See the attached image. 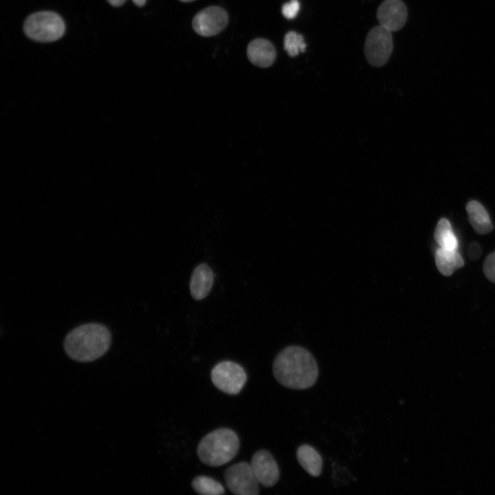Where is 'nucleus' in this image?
Here are the masks:
<instances>
[{
	"mask_svg": "<svg viewBox=\"0 0 495 495\" xmlns=\"http://www.w3.org/2000/svg\"><path fill=\"white\" fill-rule=\"evenodd\" d=\"M126 0H108V1L113 6H122Z\"/></svg>",
	"mask_w": 495,
	"mask_h": 495,
	"instance_id": "22",
	"label": "nucleus"
},
{
	"mask_svg": "<svg viewBox=\"0 0 495 495\" xmlns=\"http://www.w3.org/2000/svg\"><path fill=\"white\" fill-rule=\"evenodd\" d=\"M468 217L474 230L478 234H487L494 228L486 209L476 200L468 202L465 206Z\"/></svg>",
	"mask_w": 495,
	"mask_h": 495,
	"instance_id": "13",
	"label": "nucleus"
},
{
	"mask_svg": "<svg viewBox=\"0 0 495 495\" xmlns=\"http://www.w3.org/2000/svg\"><path fill=\"white\" fill-rule=\"evenodd\" d=\"M283 45L285 50L291 57H294L300 52H305L306 43L302 35L294 32H288L284 37Z\"/></svg>",
	"mask_w": 495,
	"mask_h": 495,
	"instance_id": "18",
	"label": "nucleus"
},
{
	"mask_svg": "<svg viewBox=\"0 0 495 495\" xmlns=\"http://www.w3.org/2000/svg\"><path fill=\"white\" fill-rule=\"evenodd\" d=\"M296 458L301 467L311 476H319L322 470V459L312 446L303 444L296 451Z\"/></svg>",
	"mask_w": 495,
	"mask_h": 495,
	"instance_id": "15",
	"label": "nucleus"
},
{
	"mask_svg": "<svg viewBox=\"0 0 495 495\" xmlns=\"http://www.w3.org/2000/svg\"><path fill=\"white\" fill-rule=\"evenodd\" d=\"M393 49L391 32L379 25L367 34L364 54L367 61L374 67H381L388 60Z\"/></svg>",
	"mask_w": 495,
	"mask_h": 495,
	"instance_id": "6",
	"label": "nucleus"
},
{
	"mask_svg": "<svg viewBox=\"0 0 495 495\" xmlns=\"http://www.w3.org/2000/svg\"><path fill=\"white\" fill-rule=\"evenodd\" d=\"M434 239L440 248L450 250H457L458 239L450 221L446 218H441L437 222Z\"/></svg>",
	"mask_w": 495,
	"mask_h": 495,
	"instance_id": "16",
	"label": "nucleus"
},
{
	"mask_svg": "<svg viewBox=\"0 0 495 495\" xmlns=\"http://www.w3.org/2000/svg\"><path fill=\"white\" fill-rule=\"evenodd\" d=\"M272 371L280 385L294 390L311 387L318 377V366L313 355L297 345L286 346L276 355Z\"/></svg>",
	"mask_w": 495,
	"mask_h": 495,
	"instance_id": "1",
	"label": "nucleus"
},
{
	"mask_svg": "<svg viewBox=\"0 0 495 495\" xmlns=\"http://www.w3.org/2000/svg\"><path fill=\"white\" fill-rule=\"evenodd\" d=\"M407 16L406 5L401 0H385L377 11L380 25L390 32L401 30L406 22Z\"/></svg>",
	"mask_w": 495,
	"mask_h": 495,
	"instance_id": "10",
	"label": "nucleus"
},
{
	"mask_svg": "<svg viewBox=\"0 0 495 495\" xmlns=\"http://www.w3.org/2000/svg\"><path fill=\"white\" fill-rule=\"evenodd\" d=\"M179 1H182V2H190V1H195V0H179Z\"/></svg>",
	"mask_w": 495,
	"mask_h": 495,
	"instance_id": "24",
	"label": "nucleus"
},
{
	"mask_svg": "<svg viewBox=\"0 0 495 495\" xmlns=\"http://www.w3.org/2000/svg\"><path fill=\"white\" fill-rule=\"evenodd\" d=\"M192 487L199 494L221 495L225 492L221 483L205 475L196 476L192 481Z\"/></svg>",
	"mask_w": 495,
	"mask_h": 495,
	"instance_id": "17",
	"label": "nucleus"
},
{
	"mask_svg": "<svg viewBox=\"0 0 495 495\" xmlns=\"http://www.w3.org/2000/svg\"><path fill=\"white\" fill-rule=\"evenodd\" d=\"M228 22V15L224 9L219 6H210L195 16L192 28L201 36H212L221 32Z\"/></svg>",
	"mask_w": 495,
	"mask_h": 495,
	"instance_id": "8",
	"label": "nucleus"
},
{
	"mask_svg": "<svg viewBox=\"0 0 495 495\" xmlns=\"http://www.w3.org/2000/svg\"><path fill=\"white\" fill-rule=\"evenodd\" d=\"M250 465L259 484L263 486L272 487L279 480L278 466L267 450H260L255 452L251 459Z\"/></svg>",
	"mask_w": 495,
	"mask_h": 495,
	"instance_id": "9",
	"label": "nucleus"
},
{
	"mask_svg": "<svg viewBox=\"0 0 495 495\" xmlns=\"http://www.w3.org/2000/svg\"><path fill=\"white\" fill-rule=\"evenodd\" d=\"M211 380L216 388L228 395L238 394L247 381L243 368L232 361H222L212 369Z\"/></svg>",
	"mask_w": 495,
	"mask_h": 495,
	"instance_id": "5",
	"label": "nucleus"
},
{
	"mask_svg": "<svg viewBox=\"0 0 495 495\" xmlns=\"http://www.w3.org/2000/svg\"><path fill=\"white\" fill-rule=\"evenodd\" d=\"M483 269L485 277L490 282L495 283V251L486 256Z\"/></svg>",
	"mask_w": 495,
	"mask_h": 495,
	"instance_id": "19",
	"label": "nucleus"
},
{
	"mask_svg": "<svg viewBox=\"0 0 495 495\" xmlns=\"http://www.w3.org/2000/svg\"><path fill=\"white\" fill-rule=\"evenodd\" d=\"M23 30L25 34L34 41L52 42L64 34L65 26L63 19L56 13L42 11L28 16Z\"/></svg>",
	"mask_w": 495,
	"mask_h": 495,
	"instance_id": "4",
	"label": "nucleus"
},
{
	"mask_svg": "<svg viewBox=\"0 0 495 495\" xmlns=\"http://www.w3.org/2000/svg\"><path fill=\"white\" fill-rule=\"evenodd\" d=\"M111 336L109 329L99 323L81 324L70 331L63 342L69 358L78 362H90L103 356L109 349Z\"/></svg>",
	"mask_w": 495,
	"mask_h": 495,
	"instance_id": "2",
	"label": "nucleus"
},
{
	"mask_svg": "<svg viewBox=\"0 0 495 495\" xmlns=\"http://www.w3.org/2000/svg\"><path fill=\"white\" fill-rule=\"evenodd\" d=\"M134 3L138 6H142L145 4L146 0H133Z\"/></svg>",
	"mask_w": 495,
	"mask_h": 495,
	"instance_id": "23",
	"label": "nucleus"
},
{
	"mask_svg": "<svg viewBox=\"0 0 495 495\" xmlns=\"http://www.w3.org/2000/svg\"><path fill=\"white\" fill-rule=\"evenodd\" d=\"M468 253L471 260L478 259L481 254V248L479 244L476 242H472L469 245Z\"/></svg>",
	"mask_w": 495,
	"mask_h": 495,
	"instance_id": "21",
	"label": "nucleus"
},
{
	"mask_svg": "<svg viewBox=\"0 0 495 495\" xmlns=\"http://www.w3.org/2000/svg\"><path fill=\"white\" fill-rule=\"evenodd\" d=\"M300 10V3L298 0H290L289 2L283 5L281 12L287 19H292L296 16Z\"/></svg>",
	"mask_w": 495,
	"mask_h": 495,
	"instance_id": "20",
	"label": "nucleus"
},
{
	"mask_svg": "<svg viewBox=\"0 0 495 495\" xmlns=\"http://www.w3.org/2000/svg\"><path fill=\"white\" fill-rule=\"evenodd\" d=\"M434 261L438 271L444 276H451L465 263L457 250H450L440 247L435 251Z\"/></svg>",
	"mask_w": 495,
	"mask_h": 495,
	"instance_id": "14",
	"label": "nucleus"
},
{
	"mask_svg": "<svg viewBox=\"0 0 495 495\" xmlns=\"http://www.w3.org/2000/svg\"><path fill=\"white\" fill-rule=\"evenodd\" d=\"M214 283V274L206 263L197 265L193 270L190 280V292L197 300L206 298L210 293Z\"/></svg>",
	"mask_w": 495,
	"mask_h": 495,
	"instance_id": "11",
	"label": "nucleus"
},
{
	"mask_svg": "<svg viewBox=\"0 0 495 495\" xmlns=\"http://www.w3.org/2000/svg\"><path fill=\"white\" fill-rule=\"evenodd\" d=\"M224 478L228 488L234 494L256 495L259 493V483L250 463L239 462L231 465L226 470Z\"/></svg>",
	"mask_w": 495,
	"mask_h": 495,
	"instance_id": "7",
	"label": "nucleus"
},
{
	"mask_svg": "<svg viewBox=\"0 0 495 495\" xmlns=\"http://www.w3.org/2000/svg\"><path fill=\"white\" fill-rule=\"evenodd\" d=\"M247 54L250 62L260 67L271 66L276 58L274 45L264 38H256L250 42L248 46Z\"/></svg>",
	"mask_w": 495,
	"mask_h": 495,
	"instance_id": "12",
	"label": "nucleus"
},
{
	"mask_svg": "<svg viewBox=\"0 0 495 495\" xmlns=\"http://www.w3.org/2000/svg\"><path fill=\"white\" fill-rule=\"evenodd\" d=\"M239 446V440L235 432L230 428H221L202 438L197 452L203 463L217 467L230 461L238 453Z\"/></svg>",
	"mask_w": 495,
	"mask_h": 495,
	"instance_id": "3",
	"label": "nucleus"
}]
</instances>
